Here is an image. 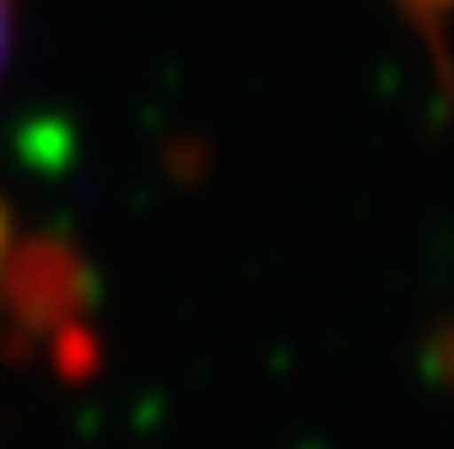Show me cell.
Wrapping results in <instances>:
<instances>
[{
    "mask_svg": "<svg viewBox=\"0 0 454 449\" xmlns=\"http://www.w3.org/2000/svg\"><path fill=\"white\" fill-rule=\"evenodd\" d=\"M6 49H12V0H0V66H6Z\"/></svg>",
    "mask_w": 454,
    "mask_h": 449,
    "instance_id": "cell-1",
    "label": "cell"
}]
</instances>
